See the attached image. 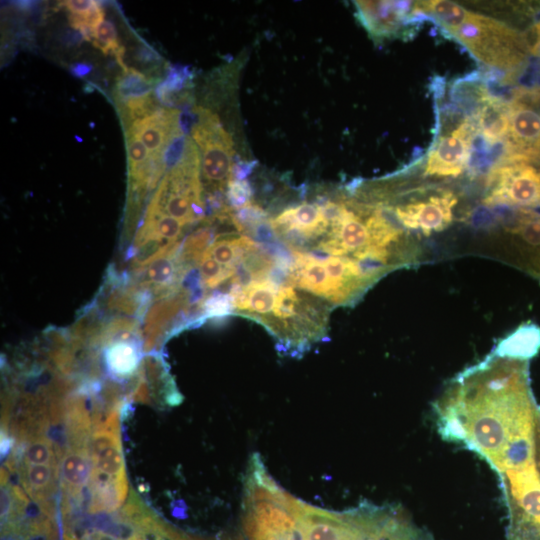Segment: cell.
<instances>
[{
    "mask_svg": "<svg viewBox=\"0 0 540 540\" xmlns=\"http://www.w3.org/2000/svg\"><path fill=\"white\" fill-rule=\"evenodd\" d=\"M504 145L507 162H525L540 155V115L524 104H510Z\"/></svg>",
    "mask_w": 540,
    "mask_h": 540,
    "instance_id": "12",
    "label": "cell"
},
{
    "mask_svg": "<svg viewBox=\"0 0 540 540\" xmlns=\"http://www.w3.org/2000/svg\"><path fill=\"white\" fill-rule=\"evenodd\" d=\"M151 94H153L152 82L147 76L134 68L126 67L123 69V73L115 85L114 98L116 103Z\"/></svg>",
    "mask_w": 540,
    "mask_h": 540,
    "instance_id": "19",
    "label": "cell"
},
{
    "mask_svg": "<svg viewBox=\"0 0 540 540\" xmlns=\"http://www.w3.org/2000/svg\"><path fill=\"white\" fill-rule=\"evenodd\" d=\"M126 131L131 132L145 145L154 161L162 164H165V153L170 144L183 135L180 113L172 108H159L133 122Z\"/></svg>",
    "mask_w": 540,
    "mask_h": 540,
    "instance_id": "11",
    "label": "cell"
},
{
    "mask_svg": "<svg viewBox=\"0 0 540 540\" xmlns=\"http://www.w3.org/2000/svg\"><path fill=\"white\" fill-rule=\"evenodd\" d=\"M59 5L69 12L68 19L71 26L80 31L88 41L92 40L96 29L105 20L104 10L97 1L69 0L62 1Z\"/></svg>",
    "mask_w": 540,
    "mask_h": 540,
    "instance_id": "17",
    "label": "cell"
},
{
    "mask_svg": "<svg viewBox=\"0 0 540 540\" xmlns=\"http://www.w3.org/2000/svg\"><path fill=\"white\" fill-rule=\"evenodd\" d=\"M484 64L512 71L524 58L520 34L503 22L466 10L454 26L444 29Z\"/></svg>",
    "mask_w": 540,
    "mask_h": 540,
    "instance_id": "3",
    "label": "cell"
},
{
    "mask_svg": "<svg viewBox=\"0 0 540 540\" xmlns=\"http://www.w3.org/2000/svg\"><path fill=\"white\" fill-rule=\"evenodd\" d=\"M181 243L146 264L133 269L134 285L157 298L178 293L189 268L181 257Z\"/></svg>",
    "mask_w": 540,
    "mask_h": 540,
    "instance_id": "9",
    "label": "cell"
},
{
    "mask_svg": "<svg viewBox=\"0 0 540 540\" xmlns=\"http://www.w3.org/2000/svg\"><path fill=\"white\" fill-rule=\"evenodd\" d=\"M474 121L477 132L487 143L504 142L509 131V105L491 96L476 111Z\"/></svg>",
    "mask_w": 540,
    "mask_h": 540,
    "instance_id": "15",
    "label": "cell"
},
{
    "mask_svg": "<svg viewBox=\"0 0 540 540\" xmlns=\"http://www.w3.org/2000/svg\"><path fill=\"white\" fill-rule=\"evenodd\" d=\"M358 19L374 38L397 35L413 14L411 1H355Z\"/></svg>",
    "mask_w": 540,
    "mask_h": 540,
    "instance_id": "13",
    "label": "cell"
},
{
    "mask_svg": "<svg viewBox=\"0 0 540 540\" xmlns=\"http://www.w3.org/2000/svg\"><path fill=\"white\" fill-rule=\"evenodd\" d=\"M540 351V327L527 323L502 339L493 352L498 355L528 361Z\"/></svg>",
    "mask_w": 540,
    "mask_h": 540,
    "instance_id": "16",
    "label": "cell"
},
{
    "mask_svg": "<svg viewBox=\"0 0 540 540\" xmlns=\"http://www.w3.org/2000/svg\"><path fill=\"white\" fill-rule=\"evenodd\" d=\"M328 303L288 284L279 286L270 315L261 325L275 336L282 350L301 355L327 332Z\"/></svg>",
    "mask_w": 540,
    "mask_h": 540,
    "instance_id": "2",
    "label": "cell"
},
{
    "mask_svg": "<svg viewBox=\"0 0 540 540\" xmlns=\"http://www.w3.org/2000/svg\"><path fill=\"white\" fill-rule=\"evenodd\" d=\"M477 128L474 119H465L451 134L442 136L425 166L426 176L457 177L469 164Z\"/></svg>",
    "mask_w": 540,
    "mask_h": 540,
    "instance_id": "8",
    "label": "cell"
},
{
    "mask_svg": "<svg viewBox=\"0 0 540 540\" xmlns=\"http://www.w3.org/2000/svg\"><path fill=\"white\" fill-rule=\"evenodd\" d=\"M535 30H536L537 36L540 37V23H538V24L536 25Z\"/></svg>",
    "mask_w": 540,
    "mask_h": 540,
    "instance_id": "23",
    "label": "cell"
},
{
    "mask_svg": "<svg viewBox=\"0 0 540 540\" xmlns=\"http://www.w3.org/2000/svg\"><path fill=\"white\" fill-rule=\"evenodd\" d=\"M91 42L104 54L114 55L122 69L127 67L123 60L124 48L119 43L115 26L111 21L104 20L99 25L92 37Z\"/></svg>",
    "mask_w": 540,
    "mask_h": 540,
    "instance_id": "21",
    "label": "cell"
},
{
    "mask_svg": "<svg viewBox=\"0 0 540 540\" xmlns=\"http://www.w3.org/2000/svg\"><path fill=\"white\" fill-rule=\"evenodd\" d=\"M28 443L22 452V464L25 465H58L52 442L38 434L27 439Z\"/></svg>",
    "mask_w": 540,
    "mask_h": 540,
    "instance_id": "20",
    "label": "cell"
},
{
    "mask_svg": "<svg viewBox=\"0 0 540 540\" xmlns=\"http://www.w3.org/2000/svg\"><path fill=\"white\" fill-rule=\"evenodd\" d=\"M486 206L530 207L540 212V172L525 162L500 163L488 176Z\"/></svg>",
    "mask_w": 540,
    "mask_h": 540,
    "instance_id": "6",
    "label": "cell"
},
{
    "mask_svg": "<svg viewBox=\"0 0 540 540\" xmlns=\"http://www.w3.org/2000/svg\"><path fill=\"white\" fill-rule=\"evenodd\" d=\"M296 521L300 540H352L355 532L351 509L328 511L300 500Z\"/></svg>",
    "mask_w": 540,
    "mask_h": 540,
    "instance_id": "10",
    "label": "cell"
},
{
    "mask_svg": "<svg viewBox=\"0 0 540 540\" xmlns=\"http://www.w3.org/2000/svg\"><path fill=\"white\" fill-rule=\"evenodd\" d=\"M457 198L451 191H440L425 198H414L391 207L401 225L410 234L415 231L428 237L449 227Z\"/></svg>",
    "mask_w": 540,
    "mask_h": 540,
    "instance_id": "7",
    "label": "cell"
},
{
    "mask_svg": "<svg viewBox=\"0 0 540 540\" xmlns=\"http://www.w3.org/2000/svg\"><path fill=\"white\" fill-rule=\"evenodd\" d=\"M21 481L28 495L43 502L53 495L60 475L58 465H25L21 466Z\"/></svg>",
    "mask_w": 540,
    "mask_h": 540,
    "instance_id": "18",
    "label": "cell"
},
{
    "mask_svg": "<svg viewBox=\"0 0 540 540\" xmlns=\"http://www.w3.org/2000/svg\"><path fill=\"white\" fill-rule=\"evenodd\" d=\"M191 135L202 156V175L211 193L223 192L232 177L234 146L220 119L210 110L198 107Z\"/></svg>",
    "mask_w": 540,
    "mask_h": 540,
    "instance_id": "5",
    "label": "cell"
},
{
    "mask_svg": "<svg viewBox=\"0 0 540 540\" xmlns=\"http://www.w3.org/2000/svg\"><path fill=\"white\" fill-rule=\"evenodd\" d=\"M226 195L229 207L238 210L252 203L253 190L246 179H231Z\"/></svg>",
    "mask_w": 540,
    "mask_h": 540,
    "instance_id": "22",
    "label": "cell"
},
{
    "mask_svg": "<svg viewBox=\"0 0 540 540\" xmlns=\"http://www.w3.org/2000/svg\"><path fill=\"white\" fill-rule=\"evenodd\" d=\"M89 453L91 500L103 505L124 502L128 488L115 413L92 433Z\"/></svg>",
    "mask_w": 540,
    "mask_h": 540,
    "instance_id": "4",
    "label": "cell"
},
{
    "mask_svg": "<svg viewBox=\"0 0 540 540\" xmlns=\"http://www.w3.org/2000/svg\"><path fill=\"white\" fill-rule=\"evenodd\" d=\"M84 440H72V445L60 456L62 487L66 495L72 498L80 496L90 478L91 460Z\"/></svg>",
    "mask_w": 540,
    "mask_h": 540,
    "instance_id": "14",
    "label": "cell"
},
{
    "mask_svg": "<svg viewBox=\"0 0 540 540\" xmlns=\"http://www.w3.org/2000/svg\"><path fill=\"white\" fill-rule=\"evenodd\" d=\"M299 501L276 483L259 454L250 456L243 501L247 540H296Z\"/></svg>",
    "mask_w": 540,
    "mask_h": 540,
    "instance_id": "1",
    "label": "cell"
}]
</instances>
